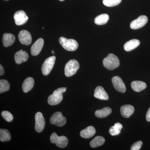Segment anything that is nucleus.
<instances>
[{
  "label": "nucleus",
  "instance_id": "f257e3e1",
  "mask_svg": "<svg viewBox=\"0 0 150 150\" xmlns=\"http://www.w3.org/2000/svg\"><path fill=\"white\" fill-rule=\"evenodd\" d=\"M67 89V88L62 87L54 91L53 94L48 97V104L51 105H57L59 104L63 100V93L66 92Z\"/></svg>",
  "mask_w": 150,
  "mask_h": 150
},
{
  "label": "nucleus",
  "instance_id": "f03ea898",
  "mask_svg": "<svg viewBox=\"0 0 150 150\" xmlns=\"http://www.w3.org/2000/svg\"><path fill=\"white\" fill-rule=\"evenodd\" d=\"M103 66L109 70H113L120 66V61L117 56L112 54H109L103 61Z\"/></svg>",
  "mask_w": 150,
  "mask_h": 150
},
{
  "label": "nucleus",
  "instance_id": "7ed1b4c3",
  "mask_svg": "<svg viewBox=\"0 0 150 150\" xmlns=\"http://www.w3.org/2000/svg\"><path fill=\"white\" fill-rule=\"evenodd\" d=\"M59 41L62 47L68 51H76L79 47L78 42L74 39H67L65 37H61L59 38Z\"/></svg>",
  "mask_w": 150,
  "mask_h": 150
},
{
  "label": "nucleus",
  "instance_id": "20e7f679",
  "mask_svg": "<svg viewBox=\"0 0 150 150\" xmlns=\"http://www.w3.org/2000/svg\"><path fill=\"white\" fill-rule=\"evenodd\" d=\"M79 67V64L77 60L75 59L70 60L65 66V75L67 77L73 76L76 74Z\"/></svg>",
  "mask_w": 150,
  "mask_h": 150
},
{
  "label": "nucleus",
  "instance_id": "39448f33",
  "mask_svg": "<svg viewBox=\"0 0 150 150\" xmlns=\"http://www.w3.org/2000/svg\"><path fill=\"white\" fill-rule=\"evenodd\" d=\"M50 141L51 143L56 144L59 148H64L67 146L69 141L67 137L65 136L59 137L56 133H53L50 137Z\"/></svg>",
  "mask_w": 150,
  "mask_h": 150
},
{
  "label": "nucleus",
  "instance_id": "423d86ee",
  "mask_svg": "<svg viewBox=\"0 0 150 150\" xmlns=\"http://www.w3.org/2000/svg\"><path fill=\"white\" fill-rule=\"evenodd\" d=\"M56 59V56H54L48 57L44 61L41 68L43 75L47 76L50 74L55 64Z\"/></svg>",
  "mask_w": 150,
  "mask_h": 150
},
{
  "label": "nucleus",
  "instance_id": "0eeeda50",
  "mask_svg": "<svg viewBox=\"0 0 150 150\" xmlns=\"http://www.w3.org/2000/svg\"><path fill=\"white\" fill-rule=\"evenodd\" d=\"M50 123L53 125H56L59 127L64 126L67 123V118L64 117L62 112H56L51 116Z\"/></svg>",
  "mask_w": 150,
  "mask_h": 150
},
{
  "label": "nucleus",
  "instance_id": "6e6552de",
  "mask_svg": "<svg viewBox=\"0 0 150 150\" xmlns=\"http://www.w3.org/2000/svg\"><path fill=\"white\" fill-rule=\"evenodd\" d=\"M35 131L38 133H40L43 131L45 126V118L43 114L40 112H37L35 115Z\"/></svg>",
  "mask_w": 150,
  "mask_h": 150
},
{
  "label": "nucleus",
  "instance_id": "1a4fd4ad",
  "mask_svg": "<svg viewBox=\"0 0 150 150\" xmlns=\"http://www.w3.org/2000/svg\"><path fill=\"white\" fill-rule=\"evenodd\" d=\"M147 17L145 15L141 16L131 22L130 27L131 29L137 30L142 28L148 22Z\"/></svg>",
  "mask_w": 150,
  "mask_h": 150
},
{
  "label": "nucleus",
  "instance_id": "9d476101",
  "mask_svg": "<svg viewBox=\"0 0 150 150\" xmlns=\"http://www.w3.org/2000/svg\"><path fill=\"white\" fill-rule=\"evenodd\" d=\"M15 22L17 25H21L26 23L28 20V16L24 11H18L14 15Z\"/></svg>",
  "mask_w": 150,
  "mask_h": 150
},
{
  "label": "nucleus",
  "instance_id": "9b49d317",
  "mask_svg": "<svg viewBox=\"0 0 150 150\" xmlns=\"http://www.w3.org/2000/svg\"><path fill=\"white\" fill-rule=\"evenodd\" d=\"M18 39L22 44L29 45L32 42V37L29 32L26 30H22L19 33Z\"/></svg>",
  "mask_w": 150,
  "mask_h": 150
},
{
  "label": "nucleus",
  "instance_id": "f8f14e48",
  "mask_svg": "<svg viewBox=\"0 0 150 150\" xmlns=\"http://www.w3.org/2000/svg\"><path fill=\"white\" fill-rule=\"evenodd\" d=\"M112 84L114 88L118 92L124 93L126 91V86L120 77L115 76L112 79Z\"/></svg>",
  "mask_w": 150,
  "mask_h": 150
},
{
  "label": "nucleus",
  "instance_id": "ddd939ff",
  "mask_svg": "<svg viewBox=\"0 0 150 150\" xmlns=\"http://www.w3.org/2000/svg\"><path fill=\"white\" fill-rule=\"evenodd\" d=\"M43 45L44 40L43 38H40L38 39L31 46L30 52L32 55L36 56L40 54L43 48Z\"/></svg>",
  "mask_w": 150,
  "mask_h": 150
},
{
  "label": "nucleus",
  "instance_id": "4468645a",
  "mask_svg": "<svg viewBox=\"0 0 150 150\" xmlns=\"http://www.w3.org/2000/svg\"><path fill=\"white\" fill-rule=\"evenodd\" d=\"M28 54L25 51L21 50L17 51L14 56L15 61L18 64H20L23 62H26L28 59Z\"/></svg>",
  "mask_w": 150,
  "mask_h": 150
},
{
  "label": "nucleus",
  "instance_id": "2eb2a0df",
  "mask_svg": "<svg viewBox=\"0 0 150 150\" xmlns=\"http://www.w3.org/2000/svg\"><path fill=\"white\" fill-rule=\"evenodd\" d=\"M94 96L98 99L102 100H108L109 98L108 94L102 86L97 87L95 90Z\"/></svg>",
  "mask_w": 150,
  "mask_h": 150
},
{
  "label": "nucleus",
  "instance_id": "dca6fc26",
  "mask_svg": "<svg viewBox=\"0 0 150 150\" xmlns=\"http://www.w3.org/2000/svg\"><path fill=\"white\" fill-rule=\"evenodd\" d=\"M134 111V108L131 105H125L121 108V115L124 118H129Z\"/></svg>",
  "mask_w": 150,
  "mask_h": 150
},
{
  "label": "nucleus",
  "instance_id": "f3484780",
  "mask_svg": "<svg viewBox=\"0 0 150 150\" xmlns=\"http://www.w3.org/2000/svg\"><path fill=\"white\" fill-rule=\"evenodd\" d=\"M15 40V36L13 34L11 33H4L3 37V45L5 47L12 46L14 43Z\"/></svg>",
  "mask_w": 150,
  "mask_h": 150
},
{
  "label": "nucleus",
  "instance_id": "a211bd4d",
  "mask_svg": "<svg viewBox=\"0 0 150 150\" xmlns=\"http://www.w3.org/2000/svg\"><path fill=\"white\" fill-rule=\"evenodd\" d=\"M96 131L94 127L92 126H89L86 129L82 130L80 132L81 137L84 139H89L93 137L96 134Z\"/></svg>",
  "mask_w": 150,
  "mask_h": 150
},
{
  "label": "nucleus",
  "instance_id": "6ab92c4d",
  "mask_svg": "<svg viewBox=\"0 0 150 150\" xmlns=\"http://www.w3.org/2000/svg\"><path fill=\"white\" fill-rule=\"evenodd\" d=\"M34 85V80L32 77L26 78L23 81L22 85V89L25 93L30 91Z\"/></svg>",
  "mask_w": 150,
  "mask_h": 150
},
{
  "label": "nucleus",
  "instance_id": "aec40b11",
  "mask_svg": "<svg viewBox=\"0 0 150 150\" xmlns=\"http://www.w3.org/2000/svg\"><path fill=\"white\" fill-rule=\"evenodd\" d=\"M140 41L137 39H132L124 44L123 48L126 51H131L138 47L140 45Z\"/></svg>",
  "mask_w": 150,
  "mask_h": 150
},
{
  "label": "nucleus",
  "instance_id": "412c9836",
  "mask_svg": "<svg viewBox=\"0 0 150 150\" xmlns=\"http://www.w3.org/2000/svg\"><path fill=\"white\" fill-rule=\"evenodd\" d=\"M131 87L134 91L139 92L147 87L146 84L142 81H136L132 82Z\"/></svg>",
  "mask_w": 150,
  "mask_h": 150
},
{
  "label": "nucleus",
  "instance_id": "4be33fe9",
  "mask_svg": "<svg viewBox=\"0 0 150 150\" xmlns=\"http://www.w3.org/2000/svg\"><path fill=\"white\" fill-rule=\"evenodd\" d=\"M112 112V110L109 107H105L100 110H97L95 114L97 117L99 118H104L110 115Z\"/></svg>",
  "mask_w": 150,
  "mask_h": 150
},
{
  "label": "nucleus",
  "instance_id": "5701e85b",
  "mask_svg": "<svg viewBox=\"0 0 150 150\" xmlns=\"http://www.w3.org/2000/svg\"><path fill=\"white\" fill-rule=\"evenodd\" d=\"M109 19V16L107 14H101L95 18L94 22L97 25H103L106 24Z\"/></svg>",
  "mask_w": 150,
  "mask_h": 150
},
{
  "label": "nucleus",
  "instance_id": "b1692460",
  "mask_svg": "<svg viewBox=\"0 0 150 150\" xmlns=\"http://www.w3.org/2000/svg\"><path fill=\"white\" fill-rule=\"evenodd\" d=\"M105 142L104 138L100 136L96 137L90 143V145L92 148H95L100 146L104 144Z\"/></svg>",
  "mask_w": 150,
  "mask_h": 150
},
{
  "label": "nucleus",
  "instance_id": "393cba45",
  "mask_svg": "<svg viewBox=\"0 0 150 150\" xmlns=\"http://www.w3.org/2000/svg\"><path fill=\"white\" fill-rule=\"evenodd\" d=\"M122 128H123V126L121 123H115L114 126H112L109 129V134L112 136H117L120 134Z\"/></svg>",
  "mask_w": 150,
  "mask_h": 150
},
{
  "label": "nucleus",
  "instance_id": "a878e982",
  "mask_svg": "<svg viewBox=\"0 0 150 150\" xmlns=\"http://www.w3.org/2000/svg\"><path fill=\"white\" fill-rule=\"evenodd\" d=\"M11 135L7 129H0V140L2 142H8L11 140Z\"/></svg>",
  "mask_w": 150,
  "mask_h": 150
},
{
  "label": "nucleus",
  "instance_id": "bb28decb",
  "mask_svg": "<svg viewBox=\"0 0 150 150\" xmlns=\"http://www.w3.org/2000/svg\"><path fill=\"white\" fill-rule=\"evenodd\" d=\"M10 84L6 80L1 79L0 80V93L6 92L9 90Z\"/></svg>",
  "mask_w": 150,
  "mask_h": 150
},
{
  "label": "nucleus",
  "instance_id": "cd10ccee",
  "mask_svg": "<svg viewBox=\"0 0 150 150\" xmlns=\"http://www.w3.org/2000/svg\"><path fill=\"white\" fill-rule=\"evenodd\" d=\"M121 1L122 0H103V3L105 6L111 7L118 5Z\"/></svg>",
  "mask_w": 150,
  "mask_h": 150
},
{
  "label": "nucleus",
  "instance_id": "c85d7f7f",
  "mask_svg": "<svg viewBox=\"0 0 150 150\" xmlns=\"http://www.w3.org/2000/svg\"><path fill=\"white\" fill-rule=\"evenodd\" d=\"M1 115L3 118L7 122H10L13 121V116L12 114L8 111H3L1 112Z\"/></svg>",
  "mask_w": 150,
  "mask_h": 150
},
{
  "label": "nucleus",
  "instance_id": "c756f323",
  "mask_svg": "<svg viewBox=\"0 0 150 150\" xmlns=\"http://www.w3.org/2000/svg\"><path fill=\"white\" fill-rule=\"evenodd\" d=\"M143 143L142 141H138L135 142L132 145L131 148V150H139L142 147Z\"/></svg>",
  "mask_w": 150,
  "mask_h": 150
},
{
  "label": "nucleus",
  "instance_id": "7c9ffc66",
  "mask_svg": "<svg viewBox=\"0 0 150 150\" xmlns=\"http://www.w3.org/2000/svg\"><path fill=\"white\" fill-rule=\"evenodd\" d=\"M146 119L148 122H150V107L147 111L146 115Z\"/></svg>",
  "mask_w": 150,
  "mask_h": 150
},
{
  "label": "nucleus",
  "instance_id": "2f4dec72",
  "mask_svg": "<svg viewBox=\"0 0 150 150\" xmlns=\"http://www.w3.org/2000/svg\"><path fill=\"white\" fill-rule=\"evenodd\" d=\"M4 69L2 65H0V76H2L4 74Z\"/></svg>",
  "mask_w": 150,
  "mask_h": 150
},
{
  "label": "nucleus",
  "instance_id": "473e14b6",
  "mask_svg": "<svg viewBox=\"0 0 150 150\" xmlns=\"http://www.w3.org/2000/svg\"><path fill=\"white\" fill-rule=\"evenodd\" d=\"M52 53L53 54H54V53H55V52H54V51H52Z\"/></svg>",
  "mask_w": 150,
  "mask_h": 150
},
{
  "label": "nucleus",
  "instance_id": "72a5a7b5",
  "mask_svg": "<svg viewBox=\"0 0 150 150\" xmlns=\"http://www.w3.org/2000/svg\"><path fill=\"white\" fill-rule=\"evenodd\" d=\"M59 1H64L65 0H59Z\"/></svg>",
  "mask_w": 150,
  "mask_h": 150
},
{
  "label": "nucleus",
  "instance_id": "f704fd0d",
  "mask_svg": "<svg viewBox=\"0 0 150 150\" xmlns=\"http://www.w3.org/2000/svg\"><path fill=\"white\" fill-rule=\"evenodd\" d=\"M4 1H9V0H4Z\"/></svg>",
  "mask_w": 150,
  "mask_h": 150
}]
</instances>
